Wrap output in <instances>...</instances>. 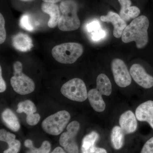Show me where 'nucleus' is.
I'll return each instance as SVG.
<instances>
[{
	"label": "nucleus",
	"mask_w": 153,
	"mask_h": 153,
	"mask_svg": "<svg viewBox=\"0 0 153 153\" xmlns=\"http://www.w3.org/2000/svg\"><path fill=\"white\" fill-rule=\"evenodd\" d=\"M79 127L78 122H71L67 126V131L63 133L60 136V144L68 153H79L76 137L79 131Z\"/></svg>",
	"instance_id": "nucleus-6"
},
{
	"label": "nucleus",
	"mask_w": 153,
	"mask_h": 153,
	"mask_svg": "<svg viewBox=\"0 0 153 153\" xmlns=\"http://www.w3.org/2000/svg\"><path fill=\"white\" fill-rule=\"evenodd\" d=\"M149 19L146 16H140L134 19L124 30L122 40L125 43L134 41L138 49H142L149 41Z\"/></svg>",
	"instance_id": "nucleus-1"
},
{
	"label": "nucleus",
	"mask_w": 153,
	"mask_h": 153,
	"mask_svg": "<svg viewBox=\"0 0 153 153\" xmlns=\"http://www.w3.org/2000/svg\"><path fill=\"white\" fill-rule=\"evenodd\" d=\"M130 73L134 80L140 86L145 88L153 87V76L147 74L140 64H133L130 69Z\"/></svg>",
	"instance_id": "nucleus-9"
},
{
	"label": "nucleus",
	"mask_w": 153,
	"mask_h": 153,
	"mask_svg": "<svg viewBox=\"0 0 153 153\" xmlns=\"http://www.w3.org/2000/svg\"><path fill=\"white\" fill-rule=\"evenodd\" d=\"M96 82V88L102 95L108 96L111 94L112 91L111 82L105 74H99L97 78Z\"/></svg>",
	"instance_id": "nucleus-19"
},
{
	"label": "nucleus",
	"mask_w": 153,
	"mask_h": 153,
	"mask_svg": "<svg viewBox=\"0 0 153 153\" xmlns=\"http://www.w3.org/2000/svg\"><path fill=\"white\" fill-rule=\"evenodd\" d=\"M20 27L27 31L32 32L34 28L30 21V17L27 14H24L21 17L19 21Z\"/></svg>",
	"instance_id": "nucleus-24"
},
{
	"label": "nucleus",
	"mask_w": 153,
	"mask_h": 153,
	"mask_svg": "<svg viewBox=\"0 0 153 153\" xmlns=\"http://www.w3.org/2000/svg\"><path fill=\"white\" fill-rule=\"evenodd\" d=\"M14 74L11 77L10 82L15 91L21 95H26L34 91L35 84L33 79L22 71L14 72Z\"/></svg>",
	"instance_id": "nucleus-7"
},
{
	"label": "nucleus",
	"mask_w": 153,
	"mask_h": 153,
	"mask_svg": "<svg viewBox=\"0 0 153 153\" xmlns=\"http://www.w3.org/2000/svg\"><path fill=\"white\" fill-rule=\"evenodd\" d=\"M102 95L97 88L91 89L88 93V98L91 105L95 111L98 112L104 111L105 108V102Z\"/></svg>",
	"instance_id": "nucleus-17"
},
{
	"label": "nucleus",
	"mask_w": 153,
	"mask_h": 153,
	"mask_svg": "<svg viewBox=\"0 0 153 153\" xmlns=\"http://www.w3.org/2000/svg\"><path fill=\"white\" fill-rule=\"evenodd\" d=\"M16 136L14 134L7 132L2 129L0 130V140L1 141L7 143L9 148L4 151V153H18L20 147L21 143L16 139Z\"/></svg>",
	"instance_id": "nucleus-16"
},
{
	"label": "nucleus",
	"mask_w": 153,
	"mask_h": 153,
	"mask_svg": "<svg viewBox=\"0 0 153 153\" xmlns=\"http://www.w3.org/2000/svg\"><path fill=\"white\" fill-rule=\"evenodd\" d=\"M41 10L44 13L50 16V19L48 22L49 27L54 28L58 25L60 14V9L57 5L55 3L44 2L41 4Z\"/></svg>",
	"instance_id": "nucleus-14"
},
{
	"label": "nucleus",
	"mask_w": 153,
	"mask_h": 153,
	"mask_svg": "<svg viewBox=\"0 0 153 153\" xmlns=\"http://www.w3.org/2000/svg\"><path fill=\"white\" fill-rule=\"evenodd\" d=\"M60 16L58 28L64 32L74 31L80 27V22L77 15V6L73 0H65L60 5Z\"/></svg>",
	"instance_id": "nucleus-2"
},
{
	"label": "nucleus",
	"mask_w": 153,
	"mask_h": 153,
	"mask_svg": "<svg viewBox=\"0 0 153 153\" xmlns=\"http://www.w3.org/2000/svg\"><path fill=\"white\" fill-rule=\"evenodd\" d=\"M2 118L6 125L14 131H17L20 128L19 120L14 112L7 108L2 114Z\"/></svg>",
	"instance_id": "nucleus-18"
},
{
	"label": "nucleus",
	"mask_w": 153,
	"mask_h": 153,
	"mask_svg": "<svg viewBox=\"0 0 153 153\" xmlns=\"http://www.w3.org/2000/svg\"><path fill=\"white\" fill-rule=\"evenodd\" d=\"M83 48L76 43H64L55 46L52 49V56L57 62L63 64H72L82 55Z\"/></svg>",
	"instance_id": "nucleus-3"
},
{
	"label": "nucleus",
	"mask_w": 153,
	"mask_h": 153,
	"mask_svg": "<svg viewBox=\"0 0 153 153\" xmlns=\"http://www.w3.org/2000/svg\"><path fill=\"white\" fill-rule=\"evenodd\" d=\"M140 11L136 6H131L128 11V16L131 19H135L139 16Z\"/></svg>",
	"instance_id": "nucleus-29"
},
{
	"label": "nucleus",
	"mask_w": 153,
	"mask_h": 153,
	"mask_svg": "<svg viewBox=\"0 0 153 153\" xmlns=\"http://www.w3.org/2000/svg\"><path fill=\"white\" fill-rule=\"evenodd\" d=\"M70 114L66 111H61L51 115L42 123V128L44 131L52 135L61 134L70 120Z\"/></svg>",
	"instance_id": "nucleus-4"
},
{
	"label": "nucleus",
	"mask_w": 153,
	"mask_h": 153,
	"mask_svg": "<svg viewBox=\"0 0 153 153\" xmlns=\"http://www.w3.org/2000/svg\"><path fill=\"white\" fill-rule=\"evenodd\" d=\"M6 89V85L4 80L2 76V68L0 66V92H4Z\"/></svg>",
	"instance_id": "nucleus-30"
},
{
	"label": "nucleus",
	"mask_w": 153,
	"mask_h": 153,
	"mask_svg": "<svg viewBox=\"0 0 153 153\" xmlns=\"http://www.w3.org/2000/svg\"><path fill=\"white\" fill-rule=\"evenodd\" d=\"M37 111L35 104L30 100L21 102L18 105L16 111L19 113L24 112L27 114L26 118L33 116Z\"/></svg>",
	"instance_id": "nucleus-21"
},
{
	"label": "nucleus",
	"mask_w": 153,
	"mask_h": 153,
	"mask_svg": "<svg viewBox=\"0 0 153 153\" xmlns=\"http://www.w3.org/2000/svg\"><path fill=\"white\" fill-rule=\"evenodd\" d=\"M136 118L134 113L130 110L127 111L120 116V125L125 134L132 133L136 130L137 127Z\"/></svg>",
	"instance_id": "nucleus-12"
},
{
	"label": "nucleus",
	"mask_w": 153,
	"mask_h": 153,
	"mask_svg": "<svg viewBox=\"0 0 153 153\" xmlns=\"http://www.w3.org/2000/svg\"><path fill=\"white\" fill-rule=\"evenodd\" d=\"M86 30L89 33H94L100 29L99 22L97 21H92L86 25Z\"/></svg>",
	"instance_id": "nucleus-26"
},
{
	"label": "nucleus",
	"mask_w": 153,
	"mask_h": 153,
	"mask_svg": "<svg viewBox=\"0 0 153 153\" xmlns=\"http://www.w3.org/2000/svg\"><path fill=\"white\" fill-rule=\"evenodd\" d=\"M44 2H45L51 3H56L60 2L62 0H42Z\"/></svg>",
	"instance_id": "nucleus-32"
},
{
	"label": "nucleus",
	"mask_w": 153,
	"mask_h": 153,
	"mask_svg": "<svg viewBox=\"0 0 153 153\" xmlns=\"http://www.w3.org/2000/svg\"><path fill=\"white\" fill-rule=\"evenodd\" d=\"M111 69L115 81L119 86L124 88L130 85L131 75L123 60L114 59L111 63Z\"/></svg>",
	"instance_id": "nucleus-8"
},
{
	"label": "nucleus",
	"mask_w": 153,
	"mask_h": 153,
	"mask_svg": "<svg viewBox=\"0 0 153 153\" xmlns=\"http://www.w3.org/2000/svg\"><path fill=\"white\" fill-rule=\"evenodd\" d=\"M140 153H153V137L145 143Z\"/></svg>",
	"instance_id": "nucleus-28"
},
{
	"label": "nucleus",
	"mask_w": 153,
	"mask_h": 153,
	"mask_svg": "<svg viewBox=\"0 0 153 153\" xmlns=\"http://www.w3.org/2000/svg\"><path fill=\"white\" fill-rule=\"evenodd\" d=\"M106 36V32L105 30L100 28L99 30L96 32L92 33L91 34V39L94 41H100Z\"/></svg>",
	"instance_id": "nucleus-27"
},
{
	"label": "nucleus",
	"mask_w": 153,
	"mask_h": 153,
	"mask_svg": "<svg viewBox=\"0 0 153 153\" xmlns=\"http://www.w3.org/2000/svg\"><path fill=\"white\" fill-rule=\"evenodd\" d=\"M121 5L120 16L125 22H128L130 20L128 16V11L131 4L130 0H118Z\"/></svg>",
	"instance_id": "nucleus-23"
},
{
	"label": "nucleus",
	"mask_w": 153,
	"mask_h": 153,
	"mask_svg": "<svg viewBox=\"0 0 153 153\" xmlns=\"http://www.w3.org/2000/svg\"><path fill=\"white\" fill-rule=\"evenodd\" d=\"M60 91L64 96L73 101L82 102L88 97L85 83L78 78H73L64 83Z\"/></svg>",
	"instance_id": "nucleus-5"
},
{
	"label": "nucleus",
	"mask_w": 153,
	"mask_h": 153,
	"mask_svg": "<svg viewBox=\"0 0 153 153\" xmlns=\"http://www.w3.org/2000/svg\"><path fill=\"white\" fill-rule=\"evenodd\" d=\"M25 147L30 149L28 153H49L51 149V145L47 141L43 142L39 148L35 147L33 146V142L30 140H25Z\"/></svg>",
	"instance_id": "nucleus-22"
},
{
	"label": "nucleus",
	"mask_w": 153,
	"mask_h": 153,
	"mask_svg": "<svg viewBox=\"0 0 153 153\" xmlns=\"http://www.w3.org/2000/svg\"><path fill=\"white\" fill-rule=\"evenodd\" d=\"M4 19L1 13L0 14V44H2L4 42L6 38V32L5 29Z\"/></svg>",
	"instance_id": "nucleus-25"
},
{
	"label": "nucleus",
	"mask_w": 153,
	"mask_h": 153,
	"mask_svg": "<svg viewBox=\"0 0 153 153\" xmlns=\"http://www.w3.org/2000/svg\"><path fill=\"white\" fill-rule=\"evenodd\" d=\"M135 115L138 120L147 122L153 129V101L149 100L139 105Z\"/></svg>",
	"instance_id": "nucleus-11"
},
{
	"label": "nucleus",
	"mask_w": 153,
	"mask_h": 153,
	"mask_svg": "<svg viewBox=\"0 0 153 153\" xmlns=\"http://www.w3.org/2000/svg\"><path fill=\"white\" fill-rule=\"evenodd\" d=\"M12 44L17 50L22 52L30 51L33 47V41L31 38L24 33H19L12 39Z\"/></svg>",
	"instance_id": "nucleus-15"
},
{
	"label": "nucleus",
	"mask_w": 153,
	"mask_h": 153,
	"mask_svg": "<svg viewBox=\"0 0 153 153\" xmlns=\"http://www.w3.org/2000/svg\"><path fill=\"white\" fill-rule=\"evenodd\" d=\"M22 1H30V0H22Z\"/></svg>",
	"instance_id": "nucleus-33"
},
{
	"label": "nucleus",
	"mask_w": 153,
	"mask_h": 153,
	"mask_svg": "<svg viewBox=\"0 0 153 153\" xmlns=\"http://www.w3.org/2000/svg\"><path fill=\"white\" fill-rule=\"evenodd\" d=\"M124 135L120 127L115 126L113 128L111 139L113 146L115 149L119 150L122 147L124 142Z\"/></svg>",
	"instance_id": "nucleus-20"
},
{
	"label": "nucleus",
	"mask_w": 153,
	"mask_h": 153,
	"mask_svg": "<svg viewBox=\"0 0 153 153\" xmlns=\"http://www.w3.org/2000/svg\"><path fill=\"white\" fill-rule=\"evenodd\" d=\"M99 134L92 131L85 136L82 140L81 151L82 153H107L103 148L96 147L95 143L98 140Z\"/></svg>",
	"instance_id": "nucleus-13"
},
{
	"label": "nucleus",
	"mask_w": 153,
	"mask_h": 153,
	"mask_svg": "<svg viewBox=\"0 0 153 153\" xmlns=\"http://www.w3.org/2000/svg\"><path fill=\"white\" fill-rule=\"evenodd\" d=\"M51 153H66L63 150V149L60 147H57L54 149V150Z\"/></svg>",
	"instance_id": "nucleus-31"
},
{
	"label": "nucleus",
	"mask_w": 153,
	"mask_h": 153,
	"mask_svg": "<svg viewBox=\"0 0 153 153\" xmlns=\"http://www.w3.org/2000/svg\"><path fill=\"white\" fill-rule=\"evenodd\" d=\"M100 19L102 22L112 23L114 26V36L116 38L122 37L124 30L127 26L126 22L120 15L111 11L108 12L106 16H101Z\"/></svg>",
	"instance_id": "nucleus-10"
}]
</instances>
